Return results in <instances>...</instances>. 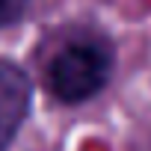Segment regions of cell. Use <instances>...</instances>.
<instances>
[{"instance_id":"cell-1","label":"cell","mask_w":151,"mask_h":151,"mask_svg":"<svg viewBox=\"0 0 151 151\" xmlns=\"http://www.w3.org/2000/svg\"><path fill=\"white\" fill-rule=\"evenodd\" d=\"M113 56L98 42H71L47 65V89L62 104H80L104 89Z\"/></svg>"},{"instance_id":"cell-2","label":"cell","mask_w":151,"mask_h":151,"mask_svg":"<svg viewBox=\"0 0 151 151\" xmlns=\"http://www.w3.org/2000/svg\"><path fill=\"white\" fill-rule=\"evenodd\" d=\"M33 101V86L24 68L9 59H0V151L21 130Z\"/></svg>"},{"instance_id":"cell-3","label":"cell","mask_w":151,"mask_h":151,"mask_svg":"<svg viewBox=\"0 0 151 151\" xmlns=\"http://www.w3.org/2000/svg\"><path fill=\"white\" fill-rule=\"evenodd\" d=\"M30 0H0V27H9L24 18Z\"/></svg>"}]
</instances>
